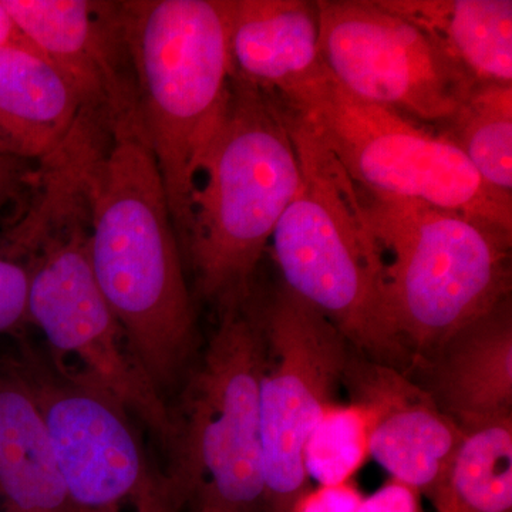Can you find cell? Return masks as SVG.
Segmentation results:
<instances>
[{"label": "cell", "instance_id": "cell-15", "mask_svg": "<svg viewBox=\"0 0 512 512\" xmlns=\"http://www.w3.org/2000/svg\"><path fill=\"white\" fill-rule=\"evenodd\" d=\"M228 46L232 74L279 100L326 72L309 0H228Z\"/></svg>", "mask_w": 512, "mask_h": 512}, {"label": "cell", "instance_id": "cell-11", "mask_svg": "<svg viewBox=\"0 0 512 512\" xmlns=\"http://www.w3.org/2000/svg\"><path fill=\"white\" fill-rule=\"evenodd\" d=\"M28 379L76 512L183 511L121 407L60 377Z\"/></svg>", "mask_w": 512, "mask_h": 512}, {"label": "cell", "instance_id": "cell-9", "mask_svg": "<svg viewBox=\"0 0 512 512\" xmlns=\"http://www.w3.org/2000/svg\"><path fill=\"white\" fill-rule=\"evenodd\" d=\"M258 308L265 333L259 396L264 512H293L312 488L306 443L320 414L338 403L355 349L282 284Z\"/></svg>", "mask_w": 512, "mask_h": 512}, {"label": "cell", "instance_id": "cell-19", "mask_svg": "<svg viewBox=\"0 0 512 512\" xmlns=\"http://www.w3.org/2000/svg\"><path fill=\"white\" fill-rule=\"evenodd\" d=\"M430 501L436 512H511L512 419L466 431Z\"/></svg>", "mask_w": 512, "mask_h": 512}, {"label": "cell", "instance_id": "cell-26", "mask_svg": "<svg viewBox=\"0 0 512 512\" xmlns=\"http://www.w3.org/2000/svg\"><path fill=\"white\" fill-rule=\"evenodd\" d=\"M20 42H25V39L20 35L18 26L15 25L13 19L10 18L8 9L3 5V0H0V47Z\"/></svg>", "mask_w": 512, "mask_h": 512}, {"label": "cell", "instance_id": "cell-3", "mask_svg": "<svg viewBox=\"0 0 512 512\" xmlns=\"http://www.w3.org/2000/svg\"><path fill=\"white\" fill-rule=\"evenodd\" d=\"M299 184L284 104L232 74L224 114L198 164L180 242L202 298L220 309L251 295L259 261Z\"/></svg>", "mask_w": 512, "mask_h": 512}, {"label": "cell", "instance_id": "cell-12", "mask_svg": "<svg viewBox=\"0 0 512 512\" xmlns=\"http://www.w3.org/2000/svg\"><path fill=\"white\" fill-rule=\"evenodd\" d=\"M20 35L76 87L104 123L138 113L119 2L3 0Z\"/></svg>", "mask_w": 512, "mask_h": 512}, {"label": "cell", "instance_id": "cell-20", "mask_svg": "<svg viewBox=\"0 0 512 512\" xmlns=\"http://www.w3.org/2000/svg\"><path fill=\"white\" fill-rule=\"evenodd\" d=\"M488 187L512 197V83H478L440 124Z\"/></svg>", "mask_w": 512, "mask_h": 512}, {"label": "cell", "instance_id": "cell-6", "mask_svg": "<svg viewBox=\"0 0 512 512\" xmlns=\"http://www.w3.org/2000/svg\"><path fill=\"white\" fill-rule=\"evenodd\" d=\"M363 194L383 251L387 311L413 367L511 295L512 234L420 202Z\"/></svg>", "mask_w": 512, "mask_h": 512}, {"label": "cell", "instance_id": "cell-25", "mask_svg": "<svg viewBox=\"0 0 512 512\" xmlns=\"http://www.w3.org/2000/svg\"><path fill=\"white\" fill-rule=\"evenodd\" d=\"M22 160L25 158L0 151V210L16 200L23 188L35 184L36 174L29 173Z\"/></svg>", "mask_w": 512, "mask_h": 512}, {"label": "cell", "instance_id": "cell-5", "mask_svg": "<svg viewBox=\"0 0 512 512\" xmlns=\"http://www.w3.org/2000/svg\"><path fill=\"white\" fill-rule=\"evenodd\" d=\"M119 6L138 114L181 242L198 164L231 86L228 0H131Z\"/></svg>", "mask_w": 512, "mask_h": 512}, {"label": "cell", "instance_id": "cell-18", "mask_svg": "<svg viewBox=\"0 0 512 512\" xmlns=\"http://www.w3.org/2000/svg\"><path fill=\"white\" fill-rule=\"evenodd\" d=\"M474 84L512 83L511 0H377Z\"/></svg>", "mask_w": 512, "mask_h": 512}, {"label": "cell", "instance_id": "cell-14", "mask_svg": "<svg viewBox=\"0 0 512 512\" xmlns=\"http://www.w3.org/2000/svg\"><path fill=\"white\" fill-rule=\"evenodd\" d=\"M463 431L512 419L511 295L467 323L407 375Z\"/></svg>", "mask_w": 512, "mask_h": 512}, {"label": "cell", "instance_id": "cell-22", "mask_svg": "<svg viewBox=\"0 0 512 512\" xmlns=\"http://www.w3.org/2000/svg\"><path fill=\"white\" fill-rule=\"evenodd\" d=\"M29 271L25 262L0 247V333L28 320Z\"/></svg>", "mask_w": 512, "mask_h": 512}, {"label": "cell", "instance_id": "cell-23", "mask_svg": "<svg viewBox=\"0 0 512 512\" xmlns=\"http://www.w3.org/2000/svg\"><path fill=\"white\" fill-rule=\"evenodd\" d=\"M365 495L352 481L311 488L293 512H357Z\"/></svg>", "mask_w": 512, "mask_h": 512}, {"label": "cell", "instance_id": "cell-13", "mask_svg": "<svg viewBox=\"0 0 512 512\" xmlns=\"http://www.w3.org/2000/svg\"><path fill=\"white\" fill-rule=\"evenodd\" d=\"M352 396L366 397L380 413L370 437V456L429 500L446 478L466 431L441 412L406 373L353 353L345 379Z\"/></svg>", "mask_w": 512, "mask_h": 512}, {"label": "cell", "instance_id": "cell-16", "mask_svg": "<svg viewBox=\"0 0 512 512\" xmlns=\"http://www.w3.org/2000/svg\"><path fill=\"white\" fill-rule=\"evenodd\" d=\"M86 114L76 87L28 42L0 47V136L16 156H55Z\"/></svg>", "mask_w": 512, "mask_h": 512}, {"label": "cell", "instance_id": "cell-8", "mask_svg": "<svg viewBox=\"0 0 512 512\" xmlns=\"http://www.w3.org/2000/svg\"><path fill=\"white\" fill-rule=\"evenodd\" d=\"M367 194L420 202L512 234V197L488 187L451 141L348 92L326 72L288 100Z\"/></svg>", "mask_w": 512, "mask_h": 512}, {"label": "cell", "instance_id": "cell-27", "mask_svg": "<svg viewBox=\"0 0 512 512\" xmlns=\"http://www.w3.org/2000/svg\"><path fill=\"white\" fill-rule=\"evenodd\" d=\"M0 151H3V153L15 154L13 153V150L12 148H10L9 144L6 143L5 138H3L2 136H0Z\"/></svg>", "mask_w": 512, "mask_h": 512}, {"label": "cell", "instance_id": "cell-10", "mask_svg": "<svg viewBox=\"0 0 512 512\" xmlns=\"http://www.w3.org/2000/svg\"><path fill=\"white\" fill-rule=\"evenodd\" d=\"M319 47L330 74L359 99L443 124L474 83L412 23L377 0H318Z\"/></svg>", "mask_w": 512, "mask_h": 512}, {"label": "cell", "instance_id": "cell-24", "mask_svg": "<svg viewBox=\"0 0 512 512\" xmlns=\"http://www.w3.org/2000/svg\"><path fill=\"white\" fill-rule=\"evenodd\" d=\"M357 512H423L420 494L390 478L379 490L363 498Z\"/></svg>", "mask_w": 512, "mask_h": 512}, {"label": "cell", "instance_id": "cell-21", "mask_svg": "<svg viewBox=\"0 0 512 512\" xmlns=\"http://www.w3.org/2000/svg\"><path fill=\"white\" fill-rule=\"evenodd\" d=\"M379 406L352 396L348 404L333 403L316 421L305 447V468L318 485L352 481L370 457V437Z\"/></svg>", "mask_w": 512, "mask_h": 512}, {"label": "cell", "instance_id": "cell-1", "mask_svg": "<svg viewBox=\"0 0 512 512\" xmlns=\"http://www.w3.org/2000/svg\"><path fill=\"white\" fill-rule=\"evenodd\" d=\"M80 173L94 278L164 393L194 355L197 326L163 177L140 114L107 130L87 128Z\"/></svg>", "mask_w": 512, "mask_h": 512}, {"label": "cell", "instance_id": "cell-4", "mask_svg": "<svg viewBox=\"0 0 512 512\" xmlns=\"http://www.w3.org/2000/svg\"><path fill=\"white\" fill-rule=\"evenodd\" d=\"M285 110L301 184L271 238L282 285L328 318L357 353L407 373L412 359L387 311L383 251L365 194L312 127Z\"/></svg>", "mask_w": 512, "mask_h": 512}, {"label": "cell", "instance_id": "cell-2", "mask_svg": "<svg viewBox=\"0 0 512 512\" xmlns=\"http://www.w3.org/2000/svg\"><path fill=\"white\" fill-rule=\"evenodd\" d=\"M6 239L13 254L26 258L28 320L45 336L60 379L117 404L170 456L174 414L101 295L79 185H43Z\"/></svg>", "mask_w": 512, "mask_h": 512}, {"label": "cell", "instance_id": "cell-17", "mask_svg": "<svg viewBox=\"0 0 512 512\" xmlns=\"http://www.w3.org/2000/svg\"><path fill=\"white\" fill-rule=\"evenodd\" d=\"M2 512H76L28 376L0 369Z\"/></svg>", "mask_w": 512, "mask_h": 512}, {"label": "cell", "instance_id": "cell-7", "mask_svg": "<svg viewBox=\"0 0 512 512\" xmlns=\"http://www.w3.org/2000/svg\"><path fill=\"white\" fill-rule=\"evenodd\" d=\"M200 363L174 414L167 474L175 500L221 512H264L261 380L265 333L258 301L247 296L220 308Z\"/></svg>", "mask_w": 512, "mask_h": 512}]
</instances>
